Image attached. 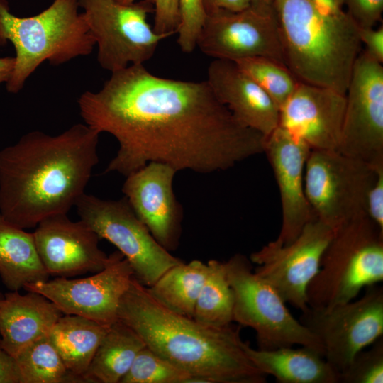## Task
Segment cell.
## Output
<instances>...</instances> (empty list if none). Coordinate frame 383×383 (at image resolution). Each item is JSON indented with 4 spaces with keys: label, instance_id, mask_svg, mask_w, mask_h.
<instances>
[{
    "label": "cell",
    "instance_id": "obj_1",
    "mask_svg": "<svg viewBox=\"0 0 383 383\" xmlns=\"http://www.w3.org/2000/svg\"><path fill=\"white\" fill-rule=\"evenodd\" d=\"M77 102L85 124L118 143L106 173L126 177L157 162L209 174L264 152L265 137L238 121L206 80L160 77L131 65Z\"/></svg>",
    "mask_w": 383,
    "mask_h": 383
},
{
    "label": "cell",
    "instance_id": "obj_2",
    "mask_svg": "<svg viewBox=\"0 0 383 383\" xmlns=\"http://www.w3.org/2000/svg\"><path fill=\"white\" fill-rule=\"evenodd\" d=\"M99 134L85 123L55 135L34 131L0 150L1 214L24 229L67 214L99 162Z\"/></svg>",
    "mask_w": 383,
    "mask_h": 383
},
{
    "label": "cell",
    "instance_id": "obj_3",
    "mask_svg": "<svg viewBox=\"0 0 383 383\" xmlns=\"http://www.w3.org/2000/svg\"><path fill=\"white\" fill-rule=\"evenodd\" d=\"M117 318L147 347L187 372L191 376L188 383L266 382V375L245 353L238 328L211 327L177 313L135 277L121 299Z\"/></svg>",
    "mask_w": 383,
    "mask_h": 383
},
{
    "label": "cell",
    "instance_id": "obj_4",
    "mask_svg": "<svg viewBox=\"0 0 383 383\" xmlns=\"http://www.w3.org/2000/svg\"><path fill=\"white\" fill-rule=\"evenodd\" d=\"M273 6L287 69L299 82L345 94L362 50L354 21L313 0H273Z\"/></svg>",
    "mask_w": 383,
    "mask_h": 383
},
{
    "label": "cell",
    "instance_id": "obj_5",
    "mask_svg": "<svg viewBox=\"0 0 383 383\" xmlns=\"http://www.w3.org/2000/svg\"><path fill=\"white\" fill-rule=\"evenodd\" d=\"M79 7L77 0H54L35 16L18 17L0 0V45L9 41L16 51L8 92L20 91L45 61L57 66L91 53L96 43Z\"/></svg>",
    "mask_w": 383,
    "mask_h": 383
},
{
    "label": "cell",
    "instance_id": "obj_6",
    "mask_svg": "<svg viewBox=\"0 0 383 383\" xmlns=\"http://www.w3.org/2000/svg\"><path fill=\"white\" fill-rule=\"evenodd\" d=\"M383 280V231L367 215L333 231L307 289L310 307L331 308Z\"/></svg>",
    "mask_w": 383,
    "mask_h": 383
},
{
    "label": "cell",
    "instance_id": "obj_7",
    "mask_svg": "<svg viewBox=\"0 0 383 383\" xmlns=\"http://www.w3.org/2000/svg\"><path fill=\"white\" fill-rule=\"evenodd\" d=\"M224 263L234 297L233 321L255 331L258 349L297 345L323 355L318 338L292 316L277 291L254 271L250 259L238 253Z\"/></svg>",
    "mask_w": 383,
    "mask_h": 383
},
{
    "label": "cell",
    "instance_id": "obj_8",
    "mask_svg": "<svg viewBox=\"0 0 383 383\" xmlns=\"http://www.w3.org/2000/svg\"><path fill=\"white\" fill-rule=\"evenodd\" d=\"M338 150H311L304 189L316 218L333 231L365 213L367 192L377 167Z\"/></svg>",
    "mask_w": 383,
    "mask_h": 383
},
{
    "label": "cell",
    "instance_id": "obj_9",
    "mask_svg": "<svg viewBox=\"0 0 383 383\" xmlns=\"http://www.w3.org/2000/svg\"><path fill=\"white\" fill-rule=\"evenodd\" d=\"M74 206L80 220L99 238L117 248L143 285L151 287L167 270L182 262L155 239L125 196L105 200L84 193Z\"/></svg>",
    "mask_w": 383,
    "mask_h": 383
},
{
    "label": "cell",
    "instance_id": "obj_10",
    "mask_svg": "<svg viewBox=\"0 0 383 383\" xmlns=\"http://www.w3.org/2000/svg\"><path fill=\"white\" fill-rule=\"evenodd\" d=\"M98 48L97 61L111 72L143 64L160 42L171 36L159 34L148 23L154 5L143 0L125 5L116 0H77Z\"/></svg>",
    "mask_w": 383,
    "mask_h": 383
},
{
    "label": "cell",
    "instance_id": "obj_11",
    "mask_svg": "<svg viewBox=\"0 0 383 383\" xmlns=\"http://www.w3.org/2000/svg\"><path fill=\"white\" fill-rule=\"evenodd\" d=\"M356 300L331 308L310 307L300 322L319 340L323 356L338 374L360 350L383 335V289L367 287Z\"/></svg>",
    "mask_w": 383,
    "mask_h": 383
},
{
    "label": "cell",
    "instance_id": "obj_12",
    "mask_svg": "<svg viewBox=\"0 0 383 383\" xmlns=\"http://www.w3.org/2000/svg\"><path fill=\"white\" fill-rule=\"evenodd\" d=\"M196 46L214 59L235 62L264 57L285 65L273 4L206 14Z\"/></svg>",
    "mask_w": 383,
    "mask_h": 383
},
{
    "label": "cell",
    "instance_id": "obj_13",
    "mask_svg": "<svg viewBox=\"0 0 383 383\" xmlns=\"http://www.w3.org/2000/svg\"><path fill=\"white\" fill-rule=\"evenodd\" d=\"M338 150L377 166L383 164V66L362 50L345 93Z\"/></svg>",
    "mask_w": 383,
    "mask_h": 383
},
{
    "label": "cell",
    "instance_id": "obj_14",
    "mask_svg": "<svg viewBox=\"0 0 383 383\" xmlns=\"http://www.w3.org/2000/svg\"><path fill=\"white\" fill-rule=\"evenodd\" d=\"M333 230L313 218L292 243L278 245L268 243L250 256L257 266L254 271L267 280L286 303L305 311L307 289L320 269L323 254Z\"/></svg>",
    "mask_w": 383,
    "mask_h": 383
},
{
    "label": "cell",
    "instance_id": "obj_15",
    "mask_svg": "<svg viewBox=\"0 0 383 383\" xmlns=\"http://www.w3.org/2000/svg\"><path fill=\"white\" fill-rule=\"evenodd\" d=\"M133 277L130 263L116 250L109 255L104 268L91 276L39 281L27 284L23 289L44 295L63 314L80 316L110 326L118 321L121 299Z\"/></svg>",
    "mask_w": 383,
    "mask_h": 383
},
{
    "label": "cell",
    "instance_id": "obj_16",
    "mask_svg": "<svg viewBox=\"0 0 383 383\" xmlns=\"http://www.w3.org/2000/svg\"><path fill=\"white\" fill-rule=\"evenodd\" d=\"M36 248L50 276L69 277L101 271L109 260L99 246L97 234L83 221L67 213L41 221L33 232Z\"/></svg>",
    "mask_w": 383,
    "mask_h": 383
},
{
    "label": "cell",
    "instance_id": "obj_17",
    "mask_svg": "<svg viewBox=\"0 0 383 383\" xmlns=\"http://www.w3.org/2000/svg\"><path fill=\"white\" fill-rule=\"evenodd\" d=\"M176 173L168 165L151 162L126 176L122 187L135 213L168 251L179 243L183 216L173 191Z\"/></svg>",
    "mask_w": 383,
    "mask_h": 383
},
{
    "label": "cell",
    "instance_id": "obj_18",
    "mask_svg": "<svg viewBox=\"0 0 383 383\" xmlns=\"http://www.w3.org/2000/svg\"><path fill=\"white\" fill-rule=\"evenodd\" d=\"M311 149L279 126L265 138L264 152L278 186L282 226L272 242L278 245L294 241L315 218L304 189V169Z\"/></svg>",
    "mask_w": 383,
    "mask_h": 383
},
{
    "label": "cell",
    "instance_id": "obj_19",
    "mask_svg": "<svg viewBox=\"0 0 383 383\" xmlns=\"http://www.w3.org/2000/svg\"><path fill=\"white\" fill-rule=\"evenodd\" d=\"M345 109V94L299 82L279 108V126L311 150H338Z\"/></svg>",
    "mask_w": 383,
    "mask_h": 383
},
{
    "label": "cell",
    "instance_id": "obj_20",
    "mask_svg": "<svg viewBox=\"0 0 383 383\" xmlns=\"http://www.w3.org/2000/svg\"><path fill=\"white\" fill-rule=\"evenodd\" d=\"M208 84L218 100L244 126L267 138L279 123V108L235 62L214 59Z\"/></svg>",
    "mask_w": 383,
    "mask_h": 383
},
{
    "label": "cell",
    "instance_id": "obj_21",
    "mask_svg": "<svg viewBox=\"0 0 383 383\" xmlns=\"http://www.w3.org/2000/svg\"><path fill=\"white\" fill-rule=\"evenodd\" d=\"M63 315L44 295L11 291L0 298V337L4 349L15 357L25 348L47 336Z\"/></svg>",
    "mask_w": 383,
    "mask_h": 383
},
{
    "label": "cell",
    "instance_id": "obj_22",
    "mask_svg": "<svg viewBox=\"0 0 383 383\" xmlns=\"http://www.w3.org/2000/svg\"><path fill=\"white\" fill-rule=\"evenodd\" d=\"M243 348L251 362L264 374L279 383H338V373L323 353L313 348L282 347L255 349L243 341Z\"/></svg>",
    "mask_w": 383,
    "mask_h": 383
},
{
    "label": "cell",
    "instance_id": "obj_23",
    "mask_svg": "<svg viewBox=\"0 0 383 383\" xmlns=\"http://www.w3.org/2000/svg\"><path fill=\"white\" fill-rule=\"evenodd\" d=\"M33 233L7 221L0 213V277L10 291L48 279Z\"/></svg>",
    "mask_w": 383,
    "mask_h": 383
},
{
    "label": "cell",
    "instance_id": "obj_24",
    "mask_svg": "<svg viewBox=\"0 0 383 383\" xmlns=\"http://www.w3.org/2000/svg\"><path fill=\"white\" fill-rule=\"evenodd\" d=\"M110 326L80 316L65 314L48 336L67 369L85 382L84 375Z\"/></svg>",
    "mask_w": 383,
    "mask_h": 383
},
{
    "label": "cell",
    "instance_id": "obj_25",
    "mask_svg": "<svg viewBox=\"0 0 383 383\" xmlns=\"http://www.w3.org/2000/svg\"><path fill=\"white\" fill-rule=\"evenodd\" d=\"M145 346L139 335L124 323L111 324L84 375L86 383H119L138 352Z\"/></svg>",
    "mask_w": 383,
    "mask_h": 383
},
{
    "label": "cell",
    "instance_id": "obj_26",
    "mask_svg": "<svg viewBox=\"0 0 383 383\" xmlns=\"http://www.w3.org/2000/svg\"><path fill=\"white\" fill-rule=\"evenodd\" d=\"M208 273V265L194 260L167 270L151 287L152 296L170 310L193 318L195 304Z\"/></svg>",
    "mask_w": 383,
    "mask_h": 383
},
{
    "label": "cell",
    "instance_id": "obj_27",
    "mask_svg": "<svg viewBox=\"0 0 383 383\" xmlns=\"http://www.w3.org/2000/svg\"><path fill=\"white\" fill-rule=\"evenodd\" d=\"M208 273L197 298L193 318L205 326L222 328L233 322L234 297L224 262L210 260Z\"/></svg>",
    "mask_w": 383,
    "mask_h": 383
},
{
    "label": "cell",
    "instance_id": "obj_28",
    "mask_svg": "<svg viewBox=\"0 0 383 383\" xmlns=\"http://www.w3.org/2000/svg\"><path fill=\"white\" fill-rule=\"evenodd\" d=\"M21 383H84L70 372L49 339L43 337L15 357Z\"/></svg>",
    "mask_w": 383,
    "mask_h": 383
},
{
    "label": "cell",
    "instance_id": "obj_29",
    "mask_svg": "<svg viewBox=\"0 0 383 383\" xmlns=\"http://www.w3.org/2000/svg\"><path fill=\"white\" fill-rule=\"evenodd\" d=\"M280 108L299 81L287 67L270 58L252 57L235 62Z\"/></svg>",
    "mask_w": 383,
    "mask_h": 383
},
{
    "label": "cell",
    "instance_id": "obj_30",
    "mask_svg": "<svg viewBox=\"0 0 383 383\" xmlns=\"http://www.w3.org/2000/svg\"><path fill=\"white\" fill-rule=\"evenodd\" d=\"M191 376L146 345L120 383H188Z\"/></svg>",
    "mask_w": 383,
    "mask_h": 383
},
{
    "label": "cell",
    "instance_id": "obj_31",
    "mask_svg": "<svg viewBox=\"0 0 383 383\" xmlns=\"http://www.w3.org/2000/svg\"><path fill=\"white\" fill-rule=\"evenodd\" d=\"M369 349L358 352L349 365L338 374V383L383 382V338Z\"/></svg>",
    "mask_w": 383,
    "mask_h": 383
},
{
    "label": "cell",
    "instance_id": "obj_32",
    "mask_svg": "<svg viewBox=\"0 0 383 383\" xmlns=\"http://www.w3.org/2000/svg\"><path fill=\"white\" fill-rule=\"evenodd\" d=\"M179 23L177 43L185 53L192 52L206 16L202 0H179Z\"/></svg>",
    "mask_w": 383,
    "mask_h": 383
},
{
    "label": "cell",
    "instance_id": "obj_33",
    "mask_svg": "<svg viewBox=\"0 0 383 383\" xmlns=\"http://www.w3.org/2000/svg\"><path fill=\"white\" fill-rule=\"evenodd\" d=\"M345 11L359 28H374L380 22L383 0H342Z\"/></svg>",
    "mask_w": 383,
    "mask_h": 383
},
{
    "label": "cell",
    "instance_id": "obj_34",
    "mask_svg": "<svg viewBox=\"0 0 383 383\" xmlns=\"http://www.w3.org/2000/svg\"><path fill=\"white\" fill-rule=\"evenodd\" d=\"M153 30L159 34L177 33L179 23V0H154Z\"/></svg>",
    "mask_w": 383,
    "mask_h": 383
},
{
    "label": "cell",
    "instance_id": "obj_35",
    "mask_svg": "<svg viewBox=\"0 0 383 383\" xmlns=\"http://www.w3.org/2000/svg\"><path fill=\"white\" fill-rule=\"evenodd\" d=\"M365 213L383 231V165L377 167L375 180L367 192Z\"/></svg>",
    "mask_w": 383,
    "mask_h": 383
},
{
    "label": "cell",
    "instance_id": "obj_36",
    "mask_svg": "<svg viewBox=\"0 0 383 383\" xmlns=\"http://www.w3.org/2000/svg\"><path fill=\"white\" fill-rule=\"evenodd\" d=\"M359 38L365 45L364 51L373 60L383 62V26L378 28H359Z\"/></svg>",
    "mask_w": 383,
    "mask_h": 383
},
{
    "label": "cell",
    "instance_id": "obj_37",
    "mask_svg": "<svg viewBox=\"0 0 383 383\" xmlns=\"http://www.w3.org/2000/svg\"><path fill=\"white\" fill-rule=\"evenodd\" d=\"M0 383H21L16 359L1 345L0 337Z\"/></svg>",
    "mask_w": 383,
    "mask_h": 383
},
{
    "label": "cell",
    "instance_id": "obj_38",
    "mask_svg": "<svg viewBox=\"0 0 383 383\" xmlns=\"http://www.w3.org/2000/svg\"><path fill=\"white\" fill-rule=\"evenodd\" d=\"M206 14L219 9L238 11L248 8L250 0H202Z\"/></svg>",
    "mask_w": 383,
    "mask_h": 383
},
{
    "label": "cell",
    "instance_id": "obj_39",
    "mask_svg": "<svg viewBox=\"0 0 383 383\" xmlns=\"http://www.w3.org/2000/svg\"><path fill=\"white\" fill-rule=\"evenodd\" d=\"M14 67V57H0V84L6 83Z\"/></svg>",
    "mask_w": 383,
    "mask_h": 383
},
{
    "label": "cell",
    "instance_id": "obj_40",
    "mask_svg": "<svg viewBox=\"0 0 383 383\" xmlns=\"http://www.w3.org/2000/svg\"><path fill=\"white\" fill-rule=\"evenodd\" d=\"M316 4L324 9L333 12L339 13L344 10L342 0H313Z\"/></svg>",
    "mask_w": 383,
    "mask_h": 383
},
{
    "label": "cell",
    "instance_id": "obj_41",
    "mask_svg": "<svg viewBox=\"0 0 383 383\" xmlns=\"http://www.w3.org/2000/svg\"><path fill=\"white\" fill-rule=\"evenodd\" d=\"M250 4L255 6H265L273 4V0H250Z\"/></svg>",
    "mask_w": 383,
    "mask_h": 383
},
{
    "label": "cell",
    "instance_id": "obj_42",
    "mask_svg": "<svg viewBox=\"0 0 383 383\" xmlns=\"http://www.w3.org/2000/svg\"><path fill=\"white\" fill-rule=\"evenodd\" d=\"M116 1L125 5H129L135 2L136 0H116ZM143 1L154 5V0H143Z\"/></svg>",
    "mask_w": 383,
    "mask_h": 383
},
{
    "label": "cell",
    "instance_id": "obj_43",
    "mask_svg": "<svg viewBox=\"0 0 383 383\" xmlns=\"http://www.w3.org/2000/svg\"><path fill=\"white\" fill-rule=\"evenodd\" d=\"M1 296H1V294H0V298H1Z\"/></svg>",
    "mask_w": 383,
    "mask_h": 383
}]
</instances>
